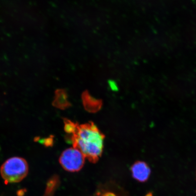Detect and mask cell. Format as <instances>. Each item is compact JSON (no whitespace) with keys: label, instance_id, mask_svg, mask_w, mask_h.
I'll use <instances>...</instances> for the list:
<instances>
[{"label":"cell","instance_id":"1","mask_svg":"<svg viewBox=\"0 0 196 196\" xmlns=\"http://www.w3.org/2000/svg\"><path fill=\"white\" fill-rule=\"evenodd\" d=\"M76 148L91 162L98 161L103 152L104 136L92 123L78 125L74 134L68 136Z\"/></svg>","mask_w":196,"mask_h":196},{"label":"cell","instance_id":"2","mask_svg":"<svg viewBox=\"0 0 196 196\" xmlns=\"http://www.w3.org/2000/svg\"><path fill=\"white\" fill-rule=\"evenodd\" d=\"M29 166L24 158L13 157L6 160L0 168V173L6 184L19 183L28 175Z\"/></svg>","mask_w":196,"mask_h":196},{"label":"cell","instance_id":"3","mask_svg":"<svg viewBox=\"0 0 196 196\" xmlns=\"http://www.w3.org/2000/svg\"><path fill=\"white\" fill-rule=\"evenodd\" d=\"M85 157L79 149L70 148L64 150L59 158V162L66 171L77 172L83 167Z\"/></svg>","mask_w":196,"mask_h":196},{"label":"cell","instance_id":"4","mask_svg":"<svg viewBox=\"0 0 196 196\" xmlns=\"http://www.w3.org/2000/svg\"><path fill=\"white\" fill-rule=\"evenodd\" d=\"M133 178L140 182H146L149 178L151 170L146 163L142 161L135 162L131 167Z\"/></svg>","mask_w":196,"mask_h":196},{"label":"cell","instance_id":"5","mask_svg":"<svg viewBox=\"0 0 196 196\" xmlns=\"http://www.w3.org/2000/svg\"><path fill=\"white\" fill-rule=\"evenodd\" d=\"M82 99L84 109L88 112L95 113L101 109L102 106L101 100L93 97L87 91L83 93Z\"/></svg>","mask_w":196,"mask_h":196},{"label":"cell","instance_id":"6","mask_svg":"<svg viewBox=\"0 0 196 196\" xmlns=\"http://www.w3.org/2000/svg\"><path fill=\"white\" fill-rule=\"evenodd\" d=\"M52 104L54 107L61 110H66L69 108L71 104L66 91L63 89L56 90Z\"/></svg>","mask_w":196,"mask_h":196},{"label":"cell","instance_id":"7","mask_svg":"<svg viewBox=\"0 0 196 196\" xmlns=\"http://www.w3.org/2000/svg\"><path fill=\"white\" fill-rule=\"evenodd\" d=\"M58 178L56 176L50 179V181L48 182L47 185V188L46 192H45L44 196H52L58 185Z\"/></svg>","mask_w":196,"mask_h":196},{"label":"cell","instance_id":"8","mask_svg":"<svg viewBox=\"0 0 196 196\" xmlns=\"http://www.w3.org/2000/svg\"><path fill=\"white\" fill-rule=\"evenodd\" d=\"M64 130L69 135L73 134L75 132L78 126V124L66 119H64Z\"/></svg>","mask_w":196,"mask_h":196},{"label":"cell","instance_id":"9","mask_svg":"<svg viewBox=\"0 0 196 196\" xmlns=\"http://www.w3.org/2000/svg\"><path fill=\"white\" fill-rule=\"evenodd\" d=\"M42 143L44 144V145L46 147L51 146L53 145V143H54V139L52 136H51L50 137L44 139L42 140Z\"/></svg>","mask_w":196,"mask_h":196},{"label":"cell","instance_id":"10","mask_svg":"<svg viewBox=\"0 0 196 196\" xmlns=\"http://www.w3.org/2000/svg\"><path fill=\"white\" fill-rule=\"evenodd\" d=\"M102 196H116L114 193H111V192H107L105 193L104 194L102 195Z\"/></svg>","mask_w":196,"mask_h":196},{"label":"cell","instance_id":"11","mask_svg":"<svg viewBox=\"0 0 196 196\" xmlns=\"http://www.w3.org/2000/svg\"></svg>","mask_w":196,"mask_h":196}]
</instances>
